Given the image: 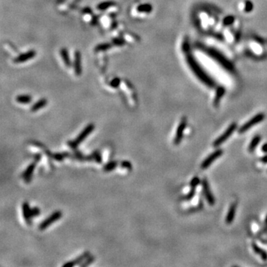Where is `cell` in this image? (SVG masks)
<instances>
[{
    "mask_svg": "<svg viewBox=\"0 0 267 267\" xmlns=\"http://www.w3.org/2000/svg\"><path fill=\"white\" fill-rule=\"evenodd\" d=\"M94 128H95V126L94 124H92V123L88 124V126H87L86 127H85V129L82 131V132L79 134L78 137H77L75 140H73V141H68V142H67L68 145L71 148H73V149H76V148L78 147V145L81 143V142L83 141L84 140H85V138L88 137L89 134L93 132L94 129Z\"/></svg>",
    "mask_w": 267,
    "mask_h": 267,
    "instance_id": "1",
    "label": "cell"
},
{
    "mask_svg": "<svg viewBox=\"0 0 267 267\" xmlns=\"http://www.w3.org/2000/svg\"><path fill=\"white\" fill-rule=\"evenodd\" d=\"M195 190H196V189H191L190 191H189V193H188L187 195L183 197V200H192V199L193 198V197H195Z\"/></svg>",
    "mask_w": 267,
    "mask_h": 267,
    "instance_id": "22",
    "label": "cell"
},
{
    "mask_svg": "<svg viewBox=\"0 0 267 267\" xmlns=\"http://www.w3.org/2000/svg\"><path fill=\"white\" fill-rule=\"evenodd\" d=\"M263 231L264 233H267V215L265 218V221H264V226H263Z\"/></svg>",
    "mask_w": 267,
    "mask_h": 267,
    "instance_id": "27",
    "label": "cell"
},
{
    "mask_svg": "<svg viewBox=\"0 0 267 267\" xmlns=\"http://www.w3.org/2000/svg\"><path fill=\"white\" fill-rule=\"evenodd\" d=\"M40 158H41V156H40V154H36V156H35V161H37V163H38L39 161H40Z\"/></svg>",
    "mask_w": 267,
    "mask_h": 267,
    "instance_id": "29",
    "label": "cell"
},
{
    "mask_svg": "<svg viewBox=\"0 0 267 267\" xmlns=\"http://www.w3.org/2000/svg\"><path fill=\"white\" fill-rule=\"evenodd\" d=\"M260 140H261V137L260 135H255L252 138V140H251L250 143H249L248 146V151L249 152H253L255 151V148L258 145V144L260 143Z\"/></svg>",
    "mask_w": 267,
    "mask_h": 267,
    "instance_id": "12",
    "label": "cell"
},
{
    "mask_svg": "<svg viewBox=\"0 0 267 267\" xmlns=\"http://www.w3.org/2000/svg\"><path fill=\"white\" fill-rule=\"evenodd\" d=\"M88 157V161H91V160H93V161H95L96 163H102V157L101 154H100V151H94L90 156H87Z\"/></svg>",
    "mask_w": 267,
    "mask_h": 267,
    "instance_id": "14",
    "label": "cell"
},
{
    "mask_svg": "<svg viewBox=\"0 0 267 267\" xmlns=\"http://www.w3.org/2000/svg\"><path fill=\"white\" fill-rule=\"evenodd\" d=\"M22 209L25 223L27 225H31V218H33L31 215V208H30V206H29L28 203L27 202H24L22 203Z\"/></svg>",
    "mask_w": 267,
    "mask_h": 267,
    "instance_id": "9",
    "label": "cell"
},
{
    "mask_svg": "<svg viewBox=\"0 0 267 267\" xmlns=\"http://www.w3.org/2000/svg\"><path fill=\"white\" fill-rule=\"evenodd\" d=\"M62 216V213L61 211H56L54 212L51 214L48 218L45 220L43 222H42L39 226V229L41 231L44 230V229H47L48 226H51V224L53 223H55L56 221H57L58 220L60 219Z\"/></svg>",
    "mask_w": 267,
    "mask_h": 267,
    "instance_id": "5",
    "label": "cell"
},
{
    "mask_svg": "<svg viewBox=\"0 0 267 267\" xmlns=\"http://www.w3.org/2000/svg\"><path fill=\"white\" fill-rule=\"evenodd\" d=\"M261 151H262V152H263V153L267 154V143L263 144V145H262Z\"/></svg>",
    "mask_w": 267,
    "mask_h": 267,
    "instance_id": "28",
    "label": "cell"
},
{
    "mask_svg": "<svg viewBox=\"0 0 267 267\" xmlns=\"http://www.w3.org/2000/svg\"><path fill=\"white\" fill-rule=\"evenodd\" d=\"M89 255H90V252H84V253L82 254L80 256L77 257V258L74 259V260H71V261H68V262H67V263H64V264L62 265V266L63 267H72V266H76V265H77V264L80 265V263H82V262L83 261L85 258H88Z\"/></svg>",
    "mask_w": 267,
    "mask_h": 267,
    "instance_id": "8",
    "label": "cell"
},
{
    "mask_svg": "<svg viewBox=\"0 0 267 267\" xmlns=\"http://www.w3.org/2000/svg\"><path fill=\"white\" fill-rule=\"evenodd\" d=\"M117 165L118 163L116 161H111L103 166V170L106 172H109V171H111L115 169L117 167Z\"/></svg>",
    "mask_w": 267,
    "mask_h": 267,
    "instance_id": "17",
    "label": "cell"
},
{
    "mask_svg": "<svg viewBox=\"0 0 267 267\" xmlns=\"http://www.w3.org/2000/svg\"><path fill=\"white\" fill-rule=\"evenodd\" d=\"M202 188H203V192L204 197L206 200V201L208 202V203L210 205H214L215 204V198L214 197L211 192V189H210L209 184H208V180H207L205 178L202 180Z\"/></svg>",
    "mask_w": 267,
    "mask_h": 267,
    "instance_id": "7",
    "label": "cell"
},
{
    "mask_svg": "<svg viewBox=\"0 0 267 267\" xmlns=\"http://www.w3.org/2000/svg\"><path fill=\"white\" fill-rule=\"evenodd\" d=\"M37 162L34 161L33 163H32L31 164L27 166V168L25 169V171H24L23 174H22V178L25 180V183H30L31 181V177L33 175V170L35 169V166L37 165Z\"/></svg>",
    "mask_w": 267,
    "mask_h": 267,
    "instance_id": "10",
    "label": "cell"
},
{
    "mask_svg": "<svg viewBox=\"0 0 267 267\" xmlns=\"http://www.w3.org/2000/svg\"><path fill=\"white\" fill-rule=\"evenodd\" d=\"M71 157H74V159L80 160V161H85V160H88V157L84 156V155L79 151H76L74 154H71Z\"/></svg>",
    "mask_w": 267,
    "mask_h": 267,
    "instance_id": "19",
    "label": "cell"
},
{
    "mask_svg": "<svg viewBox=\"0 0 267 267\" xmlns=\"http://www.w3.org/2000/svg\"><path fill=\"white\" fill-rule=\"evenodd\" d=\"M200 178H199V177H197V176H195V177H194L192 179V180H191L190 188L191 189H197V187L198 186L199 184H200Z\"/></svg>",
    "mask_w": 267,
    "mask_h": 267,
    "instance_id": "21",
    "label": "cell"
},
{
    "mask_svg": "<svg viewBox=\"0 0 267 267\" xmlns=\"http://www.w3.org/2000/svg\"><path fill=\"white\" fill-rule=\"evenodd\" d=\"M187 126V118L186 116L181 119L179 125H178L177 128V131H176L175 133V137L174 139V144L175 145H180L181 141L183 140V133L185 132Z\"/></svg>",
    "mask_w": 267,
    "mask_h": 267,
    "instance_id": "4",
    "label": "cell"
},
{
    "mask_svg": "<svg viewBox=\"0 0 267 267\" xmlns=\"http://www.w3.org/2000/svg\"><path fill=\"white\" fill-rule=\"evenodd\" d=\"M46 104H47V100H45V99H42V100H39L37 103H36L35 104L32 106L31 111L35 112V111L40 110V108H43V107H44Z\"/></svg>",
    "mask_w": 267,
    "mask_h": 267,
    "instance_id": "16",
    "label": "cell"
},
{
    "mask_svg": "<svg viewBox=\"0 0 267 267\" xmlns=\"http://www.w3.org/2000/svg\"><path fill=\"white\" fill-rule=\"evenodd\" d=\"M40 215V209L38 207L35 206L31 208V215L32 217H38Z\"/></svg>",
    "mask_w": 267,
    "mask_h": 267,
    "instance_id": "25",
    "label": "cell"
},
{
    "mask_svg": "<svg viewBox=\"0 0 267 267\" xmlns=\"http://www.w3.org/2000/svg\"><path fill=\"white\" fill-rule=\"evenodd\" d=\"M94 260H95V258L94 256H92V255H89V256L88 257V258H86L85 259V260H83V261L82 262V263H80V265H79V266H83V267H85V266H89V265L90 264H91L92 263H93L94 261Z\"/></svg>",
    "mask_w": 267,
    "mask_h": 267,
    "instance_id": "20",
    "label": "cell"
},
{
    "mask_svg": "<svg viewBox=\"0 0 267 267\" xmlns=\"http://www.w3.org/2000/svg\"><path fill=\"white\" fill-rule=\"evenodd\" d=\"M252 249H253L254 252H255L256 254H258V255H260V258L263 259V260H267V252H266V251H264L263 249H261L260 247H259L255 243H252Z\"/></svg>",
    "mask_w": 267,
    "mask_h": 267,
    "instance_id": "13",
    "label": "cell"
},
{
    "mask_svg": "<svg viewBox=\"0 0 267 267\" xmlns=\"http://www.w3.org/2000/svg\"><path fill=\"white\" fill-rule=\"evenodd\" d=\"M120 167L122 168V169H126L128 170H132V163L129 161H127V160H124V161L121 162Z\"/></svg>",
    "mask_w": 267,
    "mask_h": 267,
    "instance_id": "23",
    "label": "cell"
},
{
    "mask_svg": "<svg viewBox=\"0 0 267 267\" xmlns=\"http://www.w3.org/2000/svg\"><path fill=\"white\" fill-rule=\"evenodd\" d=\"M33 55H34V53L33 52H29V53H27V54L23 55V56H21L20 58L19 59V60H17V61L18 62H23V61L27 60V59H28V58H30V57H32V56H33Z\"/></svg>",
    "mask_w": 267,
    "mask_h": 267,
    "instance_id": "24",
    "label": "cell"
},
{
    "mask_svg": "<svg viewBox=\"0 0 267 267\" xmlns=\"http://www.w3.org/2000/svg\"><path fill=\"white\" fill-rule=\"evenodd\" d=\"M237 125L236 122H232V123L229 125V126L227 128V129H226V130L225 131L220 137H218V138L213 142L212 146L217 148V147L222 145L223 142H226V140L231 137V134L234 133V131H235L236 129H237Z\"/></svg>",
    "mask_w": 267,
    "mask_h": 267,
    "instance_id": "2",
    "label": "cell"
},
{
    "mask_svg": "<svg viewBox=\"0 0 267 267\" xmlns=\"http://www.w3.org/2000/svg\"><path fill=\"white\" fill-rule=\"evenodd\" d=\"M237 202H234L230 205V207L229 208V211L227 212V215L226 217V223L227 224H231L233 223L235 217L236 209H237Z\"/></svg>",
    "mask_w": 267,
    "mask_h": 267,
    "instance_id": "11",
    "label": "cell"
},
{
    "mask_svg": "<svg viewBox=\"0 0 267 267\" xmlns=\"http://www.w3.org/2000/svg\"><path fill=\"white\" fill-rule=\"evenodd\" d=\"M223 150L222 149H217L215 151H213L212 153L210 154L208 157H207L205 159L203 160V163L200 165V168L201 169H206L209 167L211 165V163L213 162H215L218 158H219L220 157L222 156L223 154Z\"/></svg>",
    "mask_w": 267,
    "mask_h": 267,
    "instance_id": "6",
    "label": "cell"
},
{
    "mask_svg": "<svg viewBox=\"0 0 267 267\" xmlns=\"http://www.w3.org/2000/svg\"><path fill=\"white\" fill-rule=\"evenodd\" d=\"M259 161L261 162V163H264V164H266L267 163V154H265L264 156H263L262 157H260L259 159Z\"/></svg>",
    "mask_w": 267,
    "mask_h": 267,
    "instance_id": "26",
    "label": "cell"
},
{
    "mask_svg": "<svg viewBox=\"0 0 267 267\" xmlns=\"http://www.w3.org/2000/svg\"><path fill=\"white\" fill-rule=\"evenodd\" d=\"M265 115L263 113H259L257 115L254 116L252 119H249V121H247L245 124L243 125L239 129L238 133L239 134H243L245 132H246L247 131L249 130L250 129H252L253 126H256L257 124L260 123V122L264 119Z\"/></svg>",
    "mask_w": 267,
    "mask_h": 267,
    "instance_id": "3",
    "label": "cell"
},
{
    "mask_svg": "<svg viewBox=\"0 0 267 267\" xmlns=\"http://www.w3.org/2000/svg\"><path fill=\"white\" fill-rule=\"evenodd\" d=\"M16 100L18 103H22V104H27L31 101V97L27 95H22V96H18L16 98Z\"/></svg>",
    "mask_w": 267,
    "mask_h": 267,
    "instance_id": "18",
    "label": "cell"
},
{
    "mask_svg": "<svg viewBox=\"0 0 267 267\" xmlns=\"http://www.w3.org/2000/svg\"><path fill=\"white\" fill-rule=\"evenodd\" d=\"M71 157V154L68 152H64V153H54L53 154L52 157L55 160L58 162H62L65 158L69 157Z\"/></svg>",
    "mask_w": 267,
    "mask_h": 267,
    "instance_id": "15",
    "label": "cell"
}]
</instances>
